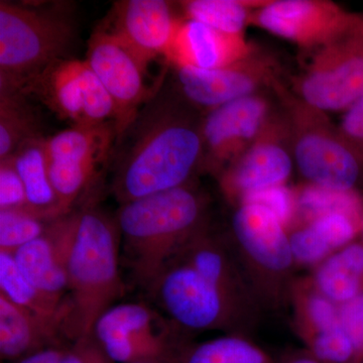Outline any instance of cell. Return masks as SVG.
Segmentation results:
<instances>
[{
	"mask_svg": "<svg viewBox=\"0 0 363 363\" xmlns=\"http://www.w3.org/2000/svg\"><path fill=\"white\" fill-rule=\"evenodd\" d=\"M157 94L121 138H130L113 179V193L121 205L188 185L203 164L202 121L180 97Z\"/></svg>",
	"mask_w": 363,
	"mask_h": 363,
	"instance_id": "6da1fadb",
	"label": "cell"
},
{
	"mask_svg": "<svg viewBox=\"0 0 363 363\" xmlns=\"http://www.w3.org/2000/svg\"><path fill=\"white\" fill-rule=\"evenodd\" d=\"M51 234L65 266L68 303L64 335L71 340L93 334L98 319L123 297L116 220L97 208H86L50 222Z\"/></svg>",
	"mask_w": 363,
	"mask_h": 363,
	"instance_id": "7a4b0ae2",
	"label": "cell"
},
{
	"mask_svg": "<svg viewBox=\"0 0 363 363\" xmlns=\"http://www.w3.org/2000/svg\"><path fill=\"white\" fill-rule=\"evenodd\" d=\"M206 200L190 184L121 205L116 222L133 278L149 288L189 240L206 227Z\"/></svg>",
	"mask_w": 363,
	"mask_h": 363,
	"instance_id": "3957f363",
	"label": "cell"
},
{
	"mask_svg": "<svg viewBox=\"0 0 363 363\" xmlns=\"http://www.w3.org/2000/svg\"><path fill=\"white\" fill-rule=\"evenodd\" d=\"M75 33L69 4L0 1V93L21 92L45 69L67 59Z\"/></svg>",
	"mask_w": 363,
	"mask_h": 363,
	"instance_id": "277c9868",
	"label": "cell"
},
{
	"mask_svg": "<svg viewBox=\"0 0 363 363\" xmlns=\"http://www.w3.org/2000/svg\"><path fill=\"white\" fill-rule=\"evenodd\" d=\"M231 238L260 307L278 309L288 303L297 264L288 230L278 216L262 205L240 203L231 217Z\"/></svg>",
	"mask_w": 363,
	"mask_h": 363,
	"instance_id": "5b68a950",
	"label": "cell"
},
{
	"mask_svg": "<svg viewBox=\"0 0 363 363\" xmlns=\"http://www.w3.org/2000/svg\"><path fill=\"white\" fill-rule=\"evenodd\" d=\"M147 290L174 326L184 330L245 334L255 320V315L177 259L162 269Z\"/></svg>",
	"mask_w": 363,
	"mask_h": 363,
	"instance_id": "8992f818",
	"label": "cell"
},
{
	"mask_svg": "<svg viewBox=\"0 0 363 363\" xmlns=\"http://www.w3.org/2000/svg\"><path fill=\"white\" fill-rule=\"evenodd\" d=\"M290 133L298 172L311 185L329 190L357 191L363 161L322 111L298 100L290 106Z\"/></svg>",
	"mask_w": 363,
	"mask_h": 363,
	"instance_id": "52a82bcc",
	"label": "cell"
},
{
	"mask_svg": "<svg viewBox=\"0 0 363 363\" xmlns=\"http://www.w3.org/2000/svg\"><path fill=\"white\" fill-rule=\"evenodd\" d=\"M295 85L301 101L322 112L346 111L363 96V26L359 13L347 30L311 51Z\"/></svg>",
	"mask_w": 363,
	"mask_h": 363,
	"instance_id": "ba28073f",
	"label": "cell"
},
{
	"mask_svg": "<svg viewBox=\"0 0 363 363\" xmlns=\"http://www.w3.org/2000/svg\"><path fill=\"white\" fill-rule=\"evenodd\" d=\"M35 95L60 118L73 126L116 123V106L86 60L64 59L33 78L21 91Z\"/></svg>",
	"mask_w": 363,
	"mask_h": 363,
	"instance_id": "9c48e42d",
	"label": "cell"
},
{
	"mask_svg": "<svg viewBox=\"0 0 363 363\" xmlns=\"http://www.w3.org/2000/svg\"><path fill=\"white\" fill-rule=\"evenodd\" d=\"M142 303L114 305L98 319L93 335L116 363H136L179 352L177 330Z\"/></svg>",
	"mask_w": 363,
	"mask_h": 363,
	"instance_id": "30bf717a",
	"label": "cell"
},
{
	"mask_svg": "<svg viewBox=\"0 0 363 363\" xmlns=\"http://www.w3.org/2000/svg\"><path fill=\"white\" fill-rule=\"evenodd\" d=\"M86 61L116 106L114 128L119 142L157 90L145 82L147 69L102 25L91 35Z\"/></svg>",
	"mask_w": 363,
	"mask_h": 363,
	"instance_id": "8fae6325",
	"label": "cell"
},
{
	"mask_svg": "<svg viewBox=\"0 0 363 363\" xmlns=\"http://www.w3.org/2000/svg\"><path fill=\"white\" fill-rule=\"evenodd\" d=\"M357 13L327 0H279L253 11L250 23L311 52L347 30Z\"/></svg>",
	"mask_w": 363,
	"mask_h": 363,
	"instance_id": "7c38bea8",
	"label": "cell"
},
{
	"mask_svg": "<svg viewBox=\"0 0 363 363\" xmlns=\"http://www.w3.org/2000/svg\"><path fill=\"white\" fill-rule=\"evenodd\" d=\"M271 117L255 143L219 174L222 192L235 205L257 191L285 185L292 174L293 159L285 143L290 124Z\"/></svg>",
	"mask_w": 363,
	"mask_h": 363,
	"instance_id": "4fadbf2b",
	"label": "cell"
},
{
	"mask_svg": "<svg viewBox=\"0 0 363 363\" xmlns=\"http://www.w3.org/2000/svg\"><path fill=\"white\" fill-rule=\"evenodd\" d=\"M182 95L209 112L240 98L255 94L264 85L274 83L278 66L269 55L257 49L233 65L213 70L174 67Z\"/></svg>",
	"mask_w": 363,
	"mask_h": 363,
	"instance_id": "5bb4252c",
	"label": "cell"
},
{
	"mask_svg": "<svg viewBox=\"0 0 363 363\" xmlns=\"http://www.w3.org/2000/svg\"><path fill=\"white\" fill-rule=\"evenodd\" d=\"M269 116V104L257 94L208 112L202 121V166L219 175L255 143Z\"/></svg>",
	"mask_w": 363,
	"mask_h": 363,
	"instance_id": "9a60e30c",
	"label": "cell"
},
{
	"mask_svg": "<svg viewBox=\"0 0 363 363\" xmlns=\"http://www.w3.org/2000/svg\"><path fill=\"white\" fill-rule=\"evenodd\" d=\"M181 21L164 0H123L114 4L102 26L147 69L152 60L164 56Z\"/></svg>",
	"mask_w": 363,
	"mask_h": 363,
	"instance_id": "2e32d148",
	"label": "cell"
},
{
	"mask_svg": "<svg viewBox=\"0 0 363 363\" xmlns=\"http://www.w3.org/2000/svg\"><path fill=\"white\" fill-rule=\"evenodd\" d=\"M174 259L192 267L233 302L257 316L262 307L233 247L210 233L207 226L195 234Z\"/></svg>",
	"mask_w": 363,
	"mask_h": 363,
	"instance_id": "e0dca14e",
	"label": "cell"
},
{
	"mask_svg": "<svg viewBox=\"0 0 363 363\" xmlns=\"http://www.w3.org/2000/svg\"><path fill=\"white\" fill-rule=\"evenodd\" d=\"M255 48L242 33H227L196 21H181L164 58L173 67L213 70L238 63Z\"/></svg>",
	"mask_w": 363,
	"mask_h": 363,
	"instance_id": "ac0fdd59",
	"label": "cell"
},
{
	"mask_svg": "<svg viewBox=\"0 0 363 363\" xmlns=\"http://www.w3.org/2000/svg\"><path fill=\"white\" fill-rule=\"evenodd\" d=\"M63 325L45 319L14 304L0 293V355L18 362L28 355L60 344Z\"/></svg>",
	"mask_w": 363,
	"mask_h": 363,
	"instance_id": "d6986e66",
	"label": "cell"
},
{
	"mask_svg": "<svg viewBox=\"0 0 363 363\" xmlns=\"http://www.w3.org/2000/svg\"><path fill=\"white\" fill-rule=\"evenodd\" d=\"M11 159L25 186L26 209L48 222L63 217L50 180L44 136L26 140Z\"/></svg>",
	"mask_w": 363,
	"mask_h": 363,
	"instance_id": "ffe728a7",
	"label": "cell"
},
{
	"mask_svg": "<svg viewBox=\"0 0 363 363\" xmlns=\"http://www.w3.org/2000/svg\"><path fill=\"white\" fill-rule=\"evenodd\" d=\"M113 142H116L113 124L72 126L45 138V152L49 161L99 168L111 154Z\"/></svg>",
	"mask_w": 363,
	"mask_h": 363,
	"instance_id": "44dd1931",
	"label": "cell"
},
{
	"mask_svg": "<svg viewBox=\"0 0 363 363\" xmlns=\"http://www.w3.org/2000/svg\"><path fill=\"white\" fill-rule=\"evenodd\" d=\"M311 279L334 304L342 306L363 294V243L352 241L314 267Z\"/></svg>",
	"mask_w": 363,
	"mask_h": 363,
	"instance_id": "7402d4cb",
	"label": "cell"
},
{
	"mask_svg": "<svg viewBox=\"0 0 363 363\" xmlns=\"http://www.w3.org/2000/svg\"><path fill=\"white\" fill-rule=\"evenodd\" d=\"M288 303L293 309L294 328L305 346L341 326L339 306L318 290L311 277L293 279Z\"/></svg>",
	"mask_w": 363,
	"mask_h": 363,
	"instance_id": "603a6c76",
	"label": "cell"
},
{
	"mask_svg": "<svg viewBox=\"0 0 363 363\" xmlns=\"http://www.w3.org/2000/svg\"><path fill=\"white\" fill-rule=\"evenodd\" d=\"M13 257L23 276L35 288L52 297L66 300L65 266L48 228L37 240L18 248Z\"/></svg>",
	"mask_w": 363,
	"mask_h": 363,
	"instance_id": "cb8c5ba5",
	"label": "cell"
},
{
	"mask_svg": "<svg viewBox=\"0 0 363 363\" xmlns=\"http://www.w3.org/2000/svg\"><path fill=\"white\" fill-rule=\"evenodd\" d=\"M0 293L21 308L65 327L70 312L68 298L60 300L35 288L23 276L13 255L0 252Z\"/></svg>",
	"mask_w": 363,
	"mask_h": 363,
	"instance_id": "d4e9b609",
	"label": "cell"
},
{
	"mask_svg": "<svg viewBox=\"0 0 363 363\" xmlns=\"http://www.w3.org/2000/svg\"><path fill=\"white\" fill-rule=\"evenodd\" d=\"M182 363H277L259 344L247 334H225L190 345L181 351Z\"/></svg>",
	"mask_w": 363,
	"mask_h": 363,
	"instance_id": "484cf974",
	"label": "cell"
},
{
	"mask_svg": "<svg viewBox=\"0 0 363 363\" xmlns=\"http://www.w3.org/2000/svg\"><path fill=\"white\" fill-rule=\"evenodd\" d=\"M26 97L21 92L0 93V162L11 159L26 140L42 136Z\"/></svg>",
	"mask_w": 363,
	"mask_h": 363,
	"instance_id": "4316f807",
	"label": "cell"
},
{
	"mask_svg": "<svg viewBox=\"0 0 363 363\" xmlns=\"http://www.w3.org/2000/svg\"><path fill=\"white\" fill-rule=\"evenodd\" d=\"M266 4L240 0H189L181 2V6L187 20L199 21L227 33H242L255 11L250 7Z\"/></svg>",
	"mask_w": 363,
	"mask_h": 363,
	"instance_id": "83f0119b",
	"label": "cell"
},
{
	"mask_svg": "<svg viewBox=\"0 0 363 363\" xmlns=\"http://www.w3.org/2000/svg\"><path fill=\"white\" fill-rule=\"evenodd\" d=\"M295 197L297 212L306 223L329 213L347 214L363 222V201L358 191L340 192L308 184Z\"/></svg>",
	"mask_w": 363,
	"mask_h": 363,
	"instance_id": "f1b7e54d",
	"label": "cell"
},
{
	"mask_svg": "<svg viewBox=\"0 0 363 363\" xmlns=\"http://www.w3.org/2000/svg\"><path fill=\"white\" fill-rule=\"evenodd\" d=\"M49 223L26 208L2 210L0 211V252L13 255L26 243L42 236Z\"/></svg>",
	"mask_w": 363,
	"mask_h": 363,
	"instance_id": "f546056e",
	"label": "cell"
},
{
	"mask_svg": "<svg viewBox=\"0 0 363 363\" xmlns=\"http://www.w3.org/2000/svg\"><path fill=\"white\" fill-rule=\"evenodd\" d=\"M288 234L297 266L317 267L333 253L310 223L294 226Z\"/></svg>",
	"mask_w": 363,
	"mask_h": 363,
	"instance_id": "4dcf8cb0",
	"label": "cell"
},
{
	"mask_svg": "<svg viewBox=\"0 0 363 363\" xmlns=\"http://www.w3.org/2000/svg\"><path fill=\"white\" fill-rule=\"evenodd\" d=\"M245 202L255 203L271 210L272 213L278 216L286 230L294 223L297 212L295 194L285 185L257 191L243 198L240 203Z\"/></svg>",
	"mask_w": 363,
	"mask_h": 363,
	"instance_id": "1f68e13d",
	"label": "cell"
},
{
	"mask_svg": "<svg viewBox=\"0 0 363 363\" xmlns=\"http://www.w3.org/2000/svg\"><path fill=\"white\" fill-rule=\"evenodd\" d=\"M28 206L25 186L13 160L0 162V211Z\"/></svg>",
	"mask_w": 363,
	"mask_h": 363,
	"instance_id": "d6a6232c",
	"label": "cell"
},
{
	"mask_svg": "<svg viewBox=\"0 0 363 363\" xmlns=\"http://www.w3.org/2000/svg\"><path fill=\"white\" fill-rule=\"evenodd\" d=\"M339 315L344 331L357 350L358 363L363 359V294L350 302L339 306Z\"/></svg>",
	"mask_w": 363,
	"mask_h": 363,
	"instance_id": "836d02e7",
	"label": "cell"
},
{
	"mask_svg": "<svg viewBox=\"0 0 363 363\" xmlns=\"http://www.w3.org/2000/svg\"><path fill=\"white\" fill-rule=\"evenodd\" d=\"M59 363H116L112 362L93 334L74 341L66 347Z\"/></svg>",
	"mask_w": 363,
	"mask_h": 363,
	"instance_id": "e575fe53",
	"label": "cell"
},
{
	"mask_svg": "<svg viewBox=\"0 0 363 363\" xmlns=\"http://www.w3.org/2000/svg\"><path fill=\"white\" fill-rule=\"evenodd\" d=\"M337 130L363 161V96L345 111Z\"/></svg>",
	"mask_w": 363,
	"mask_h": 363,
	"instance_id": "d590c367",
	"label": "cell"
},
{
	"mask_svg": "<svg viewBox=\"0 0 363 363\" xmlns=\"http://www.w3.org/2000/svg\"><path fill=\"white\" fill-rule=\"evenodd\" d=\"M65 346H54L28 355L16 363H59L65 352Z\"/></svg>",
	"mask_w": 363,
	"mask_h": 363,
	"instance_id": "8d00e7d4",
	"label": "cell"
},
{
	"mask_svg": "<svg viewBox=\"0 0 363 363\" xmlns=\"http://www.w3.org/2000/svg\"><path fill=\"white\" fill-rule=\"evenodd\" d=\"M277 363H322L317 358L310 354L307 350L301 351V352L292 353L286 355L285 358Z\"/></svg>",
	"mask_w": 363,
	"mask_h": 363,
	"instance_id": "74e56055",
	"label": "cell"
},
{
	"mask_svg": "<svg viewBox=\"0 0 363 363\" xmlns=\"http://www.w3.org/2000/svg\"><path fill=\"white\" fill-rule=\"evenodd\" d=\"M185 346V345H184ZM183 350V348H182ZM173 353V354L167 355V357L156 358V359L145 360V362L136 363H182L181 351Z\"/></svg>",
	"mask_w": 363,
	"mask_h": 363,
	"instance_id": "f35d334b",
	"label": "cell"
},
{
	"mask_svg": "<svg viewBox=\"0 0 363 363\" xmlns=\"http://www.w3.org/2000/svg\"><path fill=\"white\" fill-rule=\"evenodd\" d=\"M360 21H362V26H363V13H359Z\"/></svg>",
	"mask_w": 363,
	"mask_h": 363,
	"instance_id": "ab89813d",
	"label": "cell"
},
{
	"mask_svg": "<svg viewBox=\"0 0 363 363\" xmlns=\"http://www.w3.org/2000/svg\"><path fill=\"white\" fill-rule=\"evenodd\" d=\"M362 242L363 243V227H362Z\"/></svg>",
	"mask_w": 363,
	"mask_h": 363,
	"instance_id": "60d3db41",
	"label": "cell"
},
{
	"mask_svg": "<svg viewBox=\"0 0 363 363\" xmlns=\"http://www.w3.org/2000/svg\"><path fill=\"white\" fill-rule=\"evenodd\" d=\"M360 363H363V359L362 360V362H360Z\"/></svg>",
	"mask_w": 363,
	"mask_h": 363,
	"instance_id": "b9f144b4",
	"label": "cell"
},
{
	"mask_svg": "<svg viewBox=\"0 0 363 363\" xmlns=\"http://www.w3.org/2000/svg\"><path fill=\"white\" fill-rule=\"evenodd\" d=\"M362 184H363V182H362Z\"/></svg>",
	"mask_w": 363,
	"mask_h": 363,
	"instance_id": "7bdbcfd3",
	"label": "cell"
}]
</instances>
